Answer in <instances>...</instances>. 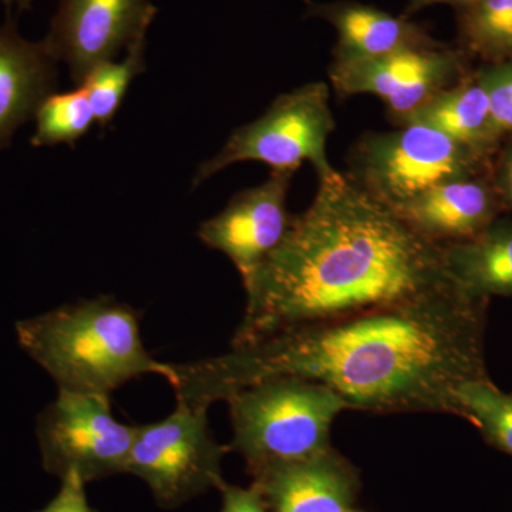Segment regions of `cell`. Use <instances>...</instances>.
I'll list each match as a JSON object with an SVG mask.
<instances>
[{
  "label": "cell",
  "mask_w": 512,
  "mask_h": 512,
  "mask_svg": "<svg viewBox=\"0 0 512 512\" xmlns=\"http://www.w3.org/2000/svg\"><path fill=\"white\" fill-rule=\"evenodd\" d=\"M490 301L458 291L282 330L224 355L173 365L177 402L208 407L274 377H299L338 393L350 410L460 417L457 394L487 377Z\"/></svg>",
  "instance_id": "6da1fadb"
},
{
  "label": "cell",
  "mask_w": 512,
  "mask_h": 512,
  "mask_svg": "<svg viewBox=\"0 0 512 512\" xmlns=\"http://www.w3.org/2000/svg\"><path fill=\"white\" fill-rule=\"evenodd\" d=\"M244 284L247 308L232 346L282 330L457 291L443 245L336 173Z\"/></svg>",
  "instance_id": "7a4b0ae2"
},
{
  "label": "cell",
  "mask_w": 512,
  "mask_h": 512,
  "mask_svg": "<svg viewBox=\"0 0 512 512\" xmlns=\"http://www.w3.org/2000/svg\"><path fill=\"white\" fill-rule=\"evenodd\" d=\"M16 335L57 387L70 392L110 396L136 377H173V365L158 362L144 346L136 309L111 296L19 320Z\"/></svg>",
  "instance_id": "3957f363"
},
{
  "label": "cell",
  "mask_w": 512,
  "mask_h": 512,
  "mask_svg": "<svg viewBox=\"0 0 512 512\" xmlns=\"http://www.w3.org/2000/svg\"><path fill=\"white\" fill-rule=\"evenodd\" d=\"M228 403L232 448L252 471L323 453L330 430L350 406L323 384L299 377H274L232 393Z\"/></svg>",
  "instance_id": "277c9868"
},
{
  "label": "cell",
  "mask_w": 512,
  "mask_h": 512,
  "mask_svg": "<svg viewBox=\"0 0 512 512\" xmlns=\"http://www.w3.org/2000/svg\"><path fill=\"white\" fill-rule=\"evenodd\" d=\"M491 160L433 128L406 124L362 134L343 174L394 211L447 181L490 173Z\"/></svg>",
  "instance_id": "5b68a950"
},
{
  "label": "cell",
  "mask_w": 512,
  "mask_h": 512,
  "mask_svg": "<svg viewBox=\"0 0 512 512\" xmlns=\"http://www.w3.org/2000/svg\"><path fill=\"white\" fill-rule=\"evenodd\" d=\"M335 127L328 83H306L279 94L262 116L235 128L221 150L202 161L192 178V187L245 161H258L269 165L272 171L292 173L309 161L319 181L326 180L338 173L326 151Z\"/></svg>",
  "instance_id": "8992f818"
},
{
  "label": "cell",
  "mask_w": 512,
  "mask_h": 512,
  "mask_svg": "<svg viewBox=\"0 0 512 512\" xmlns=\"http://www.w3.org/2000/svg\"><path fill=\"white\" fill-rule=\"evenodd\" d=\"M207 414L208 407L177 402L170 416L137 426L126 473L146 481L158 503L174 507L224 484L221 458L227 448L212 437Z\"/></svg>",
  "instance_id": "52a82bcc"
},
{
  "label": "cell",
  "mask_w": 512,
  "mask_h": 512,
  "mask_svg": "<svg viewBox=\"0 0 512 512\" xmlns=\"http://www.w3.org/2000/svg\"><path fill=\"white\" fill-rule=\"evenodd\" d=\"M43 467L62 478L76 471L84 481L126 473L137 426L111 413L110 396L59 389L37 417Z\"/></svg>",
  "instance_id": "ba28073f"
},
{
  "label": "cell",
  "mask_w": 512,
  "mask_h": 512,
  "mask_svg": "<svg viewBox=\"0 0 512 512\" xmlns=\"http://www.w3.org/2000/svg\"><path fill=\"white\" fill-rule=\"evenodd\" d=\"M468 60L458 47L441 42L360 62H332L329 82L340 99L359 94L379 97L390 121L400 126L436 94L467 77L473 70Z\"/></svg>",
  "instance_id": "9c48e42d"
},
{
  "label": "cell",
  "mask_w": 512,
  "mask_h": 512,
  "mask_svg": "<svg viewBox=\"0 0 512 512\" xmlns=\"http://www.w3.org/2000/svg\"><path fill=\"white\" fill-rule=\"evenodd\" d=\"M156 15L151 0H60L42 42L79 86L97 64L147 35Z\"/></svg>",
  "instance_id": "30bf717a"
},
{
  "label": "cell",
  "mask_w": 512,
  "mask_h": 512,
  "mask_svg": "<svg viewBox=\"0 0 512 512\" xmlns=\"http://www.w3.org/2000/svg\"><path fill=\"white\" fill-rule=\"evenodd\" d=\"M295 173L271 171L268 180L239 191L227 207L202 222V244L231 259L242 282L279 247L295 215L288 211L289 187Z\"/></svg>",
  "instance_id": "8fae6325"
},
{
  "label": "cell",
  "mask_w": 512,
  "mask_h": 512,
  "mask_svg": "<svg viewBox=\"0 0 512 512\" xmlns=\"http://www.w3.org/2000/svg\"><path fill=\"white\" fill-rule=\"evenodd\" d=\"M394 212L421 237L448 245L476 237L504 208L485 174L437 185Z\"/></svg>",
  "instance_id": "7c38bea8"
},
{
  "label": "cell",
  "mask_w": 512,
  "mask_h": 512,
  "mask_svg": "<svg viewBox=\"0 0 512 512\" xmlns=\"http://www.w3.org/2000/svg\"><path fill=\"white\" fill-rule=\"evenodd\" d=\"M252 473L272 512H349L355 498V471L332 447Z\"/></svg>",
  "instance_id": "4fadbf2b"
},
{
  "label": "cell",
  "mask_w": 512,
  "mask_h": 512,
  "mask_svg": "<svg viewBox=\"0 0 512 512\" xmlns=\"http://www.w3.org/2000/svg\"><path fill=\"white\" fill-rule=\"evenodd\" d=\"M305 5L306 18L325 20L336 30L338 40L333 47V62H360L397 50L441 43L410 18L394 16L387 10L356 0H305Z\"/></svg>",
  "instance_id": "5bb4252c"
},
{
  "label": "cell",
  "mask_w": 512,
  "mask_h": 512,
  "mask_svg": "<svg viewBox=\"0 0 512 512\" xmlns=\"http://www.w3.org/2000/svg\"><path fill=\"white\" fill-rule=\"evenodd\" d=\"M57 64L43 42L20 36L10 20L0 25V148L9 147L16 131L55 93Z\"/></svg>",
  "instance_id": "9a60e30c"
},
{
  "label": "cell",
  "mask_w": 512,
  "mask_h": 512,
  "mask_svg": "<svg viewBox=\"0 0 512 512\" xmlns=\"http://www.w3.org/2000/svg\"><path fill=\"white\" fill-rule=\"evenodd\" d=\"M457 291L470 299L512 298V217H498L476 237L443 245Z\"/></svg>",
  "instance_id": "2e32d148"
},
{
  "label": "cell",
  "mask_w": 512,
  "mask_h": 512,
  "mask_svg": "<svg viewBox=\"0 0 512 512\" xmlns=\"http://www.w3.org/2000/svg\"><path fill=\"white\" fill-rule=\"evenodd\" d=\"M406 124L433 128L490 158L501 144L491 123L490 101L474 69L461 82L436 94L400 126Z\"/></svg>",
  "instance_id": "e0dca14e"
},
{
  "label": "cell",
  "mask_w": 512,
  "mask_h": 512,
  "mask_svg": "<svg viewBox=\"0 0 512 512\" xmlns=\"http://www.w3.org/2000/svg\"><path fill=\"white\" fill-rule=\"evenodd\" d=\"M458 49L483 63L512 59V0H478L456 10Z\"/></svg>",
  "instance_id": "ac0fdd59"
},
{
  "label": "cell",
  "mask_w": 512,
  "mask_h": 512,
  "mask_svg": "<svg viewBox=\"0 0 512 512\" xmlns=\"http://www.w3.org/2000/svg\"><path fill=\"white\" fill-rule=\"evenodd\" d=\"M146 43L147 35L138 37L128 47L123 59L97 64L79 84L89 96L97 126H110L119 113L131 83L146 72Z\"/></svg>",
  "instance_id": "d6986e66"
},
{
  "label": "cell",
  "mask_w": 512,
  "mask_h": 512,
  "mask_svg": "<svg viewBox=\"0 0 512 512\" xmlns=\"http://www.w3.org/2000/svg\"><path fill=\"white\" fill-rule=\"evenodd\" d=\"M35 133L30 138L33 147L74 146L96 124L89 96L82 86L72 92L52 93L37 109Z\"/></svg>",
  "instance_id": "ffe728a7"
},
{
  "label": "cell",
  "mask_w": 512,
  "mask_h": 512,
  "mask_svg": "<svg viewBox=\"0 0 512 512\" xmlns=\"http://www.w3.org/2000/svg\"><path fill=\"white\" fill-rule=\"evenodd\" d=\"M457 399L461 419L476 426L490 446L512 457V394L487 376L464 383Z\"/></svg>",
  "instance_id": "44dd1931"
},
{
  "label": "cell",
  "mask_w": 512,
  "mask_h": 512,
  "mask_svg": "<svg viewBox=\"0 0 512 512\" xmlns=\"http://www.w3.org/2000/svg\"><path fill=\"white\" fill-rule=\"evenodd\" d=\"M490 101L495 136L503 141L512 134V59L483 63L474 69Z\"/></svg>",
  "instance_id": "7402d4cb"
},
{
  "label": "cell",
  "mask_w": 512,
  "mask_h": 512,
  "mask_svg": "<svg viewBox=\"0 0 512 512\" xmlns=\"http://www.w3.org/2000/svg\"><path fill=\"white\" fill-rule=\"evenodd\" d=\"M488 175L504 211L512 212V134L501 141Z\"/></svg>",
  "instance_id": "603a6c76"
},
{
  "label": "cell",
  "mask_w": 512,
  "mask_h": 512,
  "mask_svg": "<svg viewBox=\"0 0 512 512\" xmlns=\"http://www.w3.org/2000/svg\"><path fill=\"white\" fill-rule=\"evenodd\" d=\"M86 481L76 471L62 477V487L56 497L37 512H92L86 495Z\"/></svg>",
  "instance_id": "cb8c5ba5"
},
{
  "label": "cell",
  "mask_w": 512,
  "mask_h": 512,
  "mask_svg": "<svg viewBox=\"0 0 512 512\" xmlns=\"http://www.w3.org/2000/svg\"><path fill=\"white\" fill-rule=\"evenodd\" d=\"M221 512H272L265 503L258 488H241L234 485L222 484Z\"/></svg>",
  "instance_id": "d4e9b609"
},
{
  "label": "cell",
  "mask_w": 512,
  "mask_h": 512,
  "mask_svg": "<svg viewBox=\"0 0 512 512\" xmlns=\"http://www.w3.org/2000/svg\"><path fill=\"white\" fill-rule=\"evenodd\" d=\"M477 2L478 0H407L403 16L410 18L414 13L421 12V10L430 8V6L447 5L454 10H460Z\"/></svg>",
  "instance_id": "484cf974"
},
{
  "label": "cell",
  "mask_w": 512,
  "mask_h": 512,
  "mask_svg": "<svg viewBox=\"0 0 512 512\" xmlns=\"http://www.w3.org/2000/svg\"><path fill=\"white\" fill-rule=\"evenodd\" d=\"M0 2L6 6V9L29 10L32 8L33 0H0Z\"/></svg>",
  "instance_id": "4316f807"
},
{
  "label": "cell",
  "mask_w": 512,
  "mask_h": 512,
  "mask_svg": "<svg viewBox=\"0 0 512 512\" xmlns=\"http://www.w3.org/2000/svg\"><path fill=\"white\" fill-rule=\"evenodd\" d=\"M349 512H353L352 510H350Z\"/></svg>",
  "instance_id": "83f0119b"
}]
</instances>
